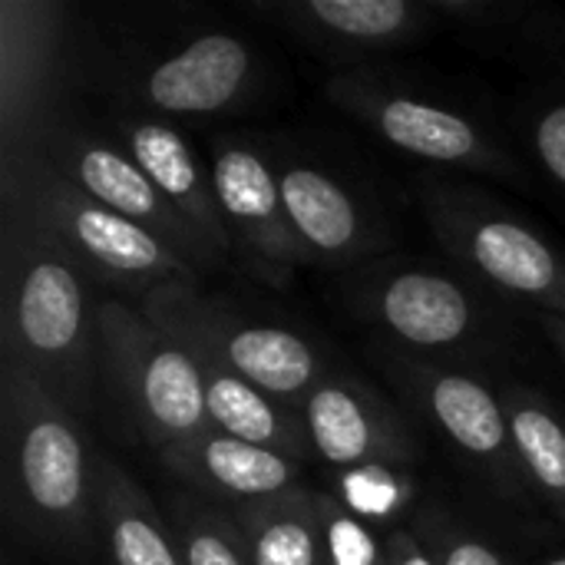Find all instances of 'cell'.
I'll return each instance as SVG.
<instances>
[{
  "label": "cell",
  "mask_w": 565,
  "mask_h": 565,
  "mask_svg": "<svg viewBox=\"0 0 565 565\" xmlns=\"http://www.w3.org/2000/svg\"><path fill=\"white\" fill-rule=\"evenodd\" d=\"M275 172L288 222L311 262H348L374 245L361 205L338 179L301 162H288Z\"/></svg>",
  "instance_id": "obj_19"
},
{
  "label": "cell",
  "mask_w": 565,
  "mask_h": 565,
  "mask_svg": "<svg viewBox=\"0 0 565 565\" xmlns=\"http://www.w3.org/2000/svg\"><path fill=\"white\" fill-rule=\"evenodd\" d=\"M96 324L99 381L149 447L162 454L209 430L202 371L172 334L122 301H103Z\"/></svg>",
  "instance_id": "obj_3"
},
{
  "label": "cell",
  "mask_w": 565,
  "mask_h": 565,
  "mask_svg": "<svg viewBox=\"0 0 565 565\" xmlns=\"http://www.w3.org/2000/svg\"><path fill=\"white\" fill-rule=\"evenodd\" d=\"M503 407L526 480L565 520V424L530 391H510Z\"/></svg>",
  "instance_id": "obj_22"
},
{
  "label": "cell",
  "mask_w": 565,
  "mask_h": 565,
  "mask_svg": "<svg viewBox=\"0 0 565 565\" xmlns=\"http://www.w3.org/2000/svg\"><path fill=\"white\" fill-rule=\"evenodd\" d=\"M324 510L328 497L295 487L271 500L242 503L232 520L252 565H328Z\"/></svg>",
  "instance_id": "obj_21"
},
{
  "label": "cell",
  "mask_w": 565,
  "mask_h": 565,
  "mask_svg": "<svg viewBox=\"0 0 565 565\" xmlns=\"http://www.w3.org/2000/svg\"><path fill=\"white\" fill-rule=\"evenodd\" d=\"M546 565H565V556H556V559H550Z\"/></svg>",
  "instance_id": "obj_29"
},
{
  "label": "cell",
  "mask_w": 565,
  "mask_h": 565,
  "mask_svg": "<svg viewBox=\"0 0 565 565\" xmlns=\"http://www.w3.org/2000/svg\"><path fill=\"white\" fill-rule=\"evenodd\" d=\"M540 324H543V331L550 334V341L563 351L565 358V318H559V315H546V318H540Z\"/></svg>",
  "instance_id": "obj_28"
},
{
  "label": "cell",
  "mask_w": 565,
  "mask_h": 565,
  "mask_svg": "<svg viewBox=\"0 0 565 565\" xmlns=\"http://www.w3.org/2000/svg\"><path fill=\"white\" fill-rule=\"evenodd\" d=\"M212 185L235 248L255 258L268 278L285 281L311 262L288 222L278 172L268 159L238 142L222 146L212 159Z\"/></svg>",
  "instance_id": "obj_11"
},
{
  "label": "cell",
  "mask_w": 565,
  "mask_h": 565,
  "mask_svg": "<svg viewBox=\"0 0 565 565\" xmlns=\"http://www.w3.org/2000/svg\"><path fill=\"white\" fill-rule=\"evenodd\" d=\"M96 526L113 565H185L152 497L109 457H96Z\"/></svg>",
  "instance_id": "obj_20"
},
{
  "label": "cell",
  "mask_w": 565,
  "mask_h": 565,
  "mask_svg": "<svg viewBox=\"0 0 565 565\" xmlns=\"http://www.w3.org/2000/svg\"><path fill=\"white\" fill-rule=\"evenodd\" d=\"M99 305L79 262L23 212H3L0 344L3 367L33 377L70 414L93 404L99 381Z\"/></svg>",
  "instance_id": "obj_1"
},
{
  "label": "cell",
  "mask_w": 565,
  "mask_h": 565,
  "mask_svg": "<svg viewBox=\"0 0 565 565\" xmlns=\"http://www.w3.org/2000/svg\"><path fill=\"white\" fill-rule=\"evenodd\" d=\"M315 457L338 470H374L414 460V437L397 411L351 377L328 374L305 401Z\"/></svg>",
  "instance_id": "obj_12"
},
{
  "label": "cell",
  "mask_w": 565,
  "mask_h": 565,
  "mask_svg": "<svg viewBox=\"0 0 565 565\" xmlns=\"http://www.w3.org/2000/svg\"><path fill=\"white\" fill-rule=\"evenodd\" d=\"M328 96L371 126L384 142L430 162L460 166L473 172H510V159L493 149L480 126L457 109L407 96L391 86H377L364 76H334Z\"/></svg>",
  "instance_id": "obj_9"
},
{
  "label": "cell",
  "mask_w": 565,
  "mask_h": 565,
  "mask_svg": "<svg viewBox=\"0 0 565 565\" xmlns=\"http://www.w3.org/2000/svg\"><path fill=\"white\" fill-rule=\"evenodd\" d=\"M63 10L50 0L0 3V185L17 179L53 126Z\"/></svg>",
  "instance_id": "obj_6"
},
{
  "label": "cell",
  "mask_w": 565,
  "mask_h": 565,
  "mask_svg": "<svg viewBox=\"0 0 565 565\" xmlns=\"http://www.w3.org/2000/svg\"><path fill=\"white\" fill-rule=\"evenodd\" d=\"M533 146L543 169L565 185V103H553L533 126Z\"/></svg>",
  "instance_id": "obj_25"
},
{
  "label": "cell",
  "mask_w": 565,
  "mask_h": 565,
  "mask_svg": "<svg viewBox=\"0 0 565 565\" xmlns=\"http://www.w3.org/2000/svg\"><path fill=\"white\" fill-rule=\"evenodd\" d=\"M255 76V53L242 36L205 33L159 60L139 83L149 109L172 116L222 113L245 96Z\"/></svg>",
  "instance_id": "obj_13"
},
{
  "label": "cell",
  "mask_w": 565,
  "mask_h": 565,
  "mask_svg": "<svg viewBox=\"0 0 565 565\" xmlns=\"http://www.w3.org/2000/svg\"><path fill=\"white\" fill-rule=\"evenodd\" d=\"M0 195L3 212L17 209L36 222L79 262L86 275L119 285H146V291L166 281H195L199 275L169 245L89 199L40 156H33L17 179L3 182Z\"/></svg>",
  "instance_id": "obj_4"
},
{
  "label": "cell",
  "mask_w": 565,
  "mask_h": 565,
  "mask_svg": "<svg viewBox=\"0 0 565 565\" xmlns=\"http://www.w3.org/2000/svg\"><path fill=\"white\" fill-rule=\"evenodd\" d=\"M427 218L440 242L493 288L565 318V255L543 235L450 192L427 195Z\"/></svg>",
  "instance_id": "obj_7"
},
{
  "label": "cell",
  "mask_w": 565,
  "mask_h": 565,
  "mask_svg": "<svg viewBox=\"0 0 565 565\" xmlns=\"http://www.w3.org/2000/svg\"><path fill=\"white\" fill-rule=\"evenodd\" d=\"M189 354L195 358L202 371L209 427L228 437H238L245 444L285 454L298 463L315 457L301 411H291L288 404L258 391L255 384L238 377L232 367H225L218 358L202 354V351H189Z\"/></svg>",
  "instance_id": "obj_18"
},
{
  "label": "cell",
  "mask_w": 565,
  "mask_h": 565,
  "mask_svg": "<svg viewBox=\"0 0 565 565\" xmlns=\"http://www.w3.org/2000/svg\"><path fill=\"white\" fill-rule=\"evenodd\" d=\"M3 503L17 533L50 559L83 563L99 536L96 457L63 404L17 367L0 374Z\"/></svg>",
  "instance_id": "obj_2"
},
{
  "label": "cell",
  "mask_w": 565,
  "mask_h": 565,
  "mask_svg": "<svg viewBox=\"0 0 565 565\" xmlns=\"http://www.w3.org/2000/svg\"><path fill=\"white\" fill-rule=\"evenodd\" d=\"M324 543H328V565H381L387 559L371 526L334 500H328L324 510Z\"/></svg>",
  "instance_id": "obj_24"
},
{
  "label": "cell",
  "mask_w": 565,
  "mask_h": 565,
  "mask_svg": "<svg viewBox=\"0 0 565 565\" xmlns=\"http://www.w3.org/2000/svg\"><path fill=\"white\" fill-rule=\"evenodd\" d=\"M437 565H507L497 550H490L487 543L454 533V530H437L434 533V546H430Z\"/></svg>",
  "instance_id": "obj_26"
},
{
  "label": "cell",
  "mask_w": 565,
  "mask_h": 565,
  "mask_svg": "<svg viewBox=\"0 0 565 565\" xmlns=\"http://www.w3.org/2000/svg\"><path fill=\"white\" fill-rule=\"evenodd\" d=\"M159 457L166 470H172L182 483L235 503H258V500L281 497L295 490L301 477L298 460L245 444L215 427L162 450Z\"/></svg>",
  "instance_id": "obj_16"
},
{
  "label": "cell",
  "mask_w": 565,
  "mask_h": 565,
  "mask_svg": "<svg viewBox=\"0 0 565 565\" xmlns=\"http://www.w3.org/2000/svg\"><path fill=\"white\" fill-rule=\"evenodd\" d=\"M172 533H175L185 565H252L248 546L235 520L205 503L175 500Z\"/></svg>",
  "instance_id": "obj_23"
},
{
  "label": "cell",
  "mask_w": 565,
  "mask_h": 565,
  "mask_svg": "<svg viewBox=\"0 0 565 565\" xmlns=\"http://www.w3.org/2000/svg\"><path fill=\"white\" fill-rule=\"evenodd\" d=\"M381 565H391V563H387V559H384V563H381Z\"/></svg>",
  "instance_id": "obj_30"
},
{
  "label": "cell",
  "mask_w": 565,
  "mask_h": 565,
  "mask_svg": "<svg viewBox=\"0 0 565 565\" xmlns=\"http://www.w3.org/2000/svg\"><path fill=\"white\" fill-rule=\"evenodd\" d=\"M394 374L407 394L434 417V424L473 460H480L507 493H523L530 483L510 434L503 401L470 374L434 367L414 358H401Z\"/></svg>",
  "instance_id": "obj_10"
},
{
  "label": "cell",
  "mask_w": 565,
  "mask_h": 565,
  "mask_svg": "<svg viewBox=\"0 0 565 565\" xmlns=\"http://www.w3.org/2000/svg\"><path fill=\"white\" fill-rule=\"evenodd\" d=\"M262 13L281 20L285 30L311 46L338 50L344 56L397 46L437 20L430 0H281L262 3Z\"/></svg>",
  "instance_id": "obj_15"
},
{
  "label": "cell",
  "mask_w": 565,
  "mask_h": 565,
  "mask_svg": "<svg viewBox=\"0 0 565 565\" xmlns=\"http://www.w3.org/2000/svg\"><path fill=\"white\" fill-rule=\"evenodd\" d=\"M46 166L66 175L76 189H83L99 205L116 215L136 222L162 245H169L179 258H185L195 271L218 262V255L205 245V238L175 212V205L152 185V179L139 169V162L106 139L70 126H50L36 142V152Z\"/></svg>",
  "instance_id": "obj_8"
},
{
  "label": "cell",
  "mask_w": 565,
  "mask_h": 565,
  "mask_svg": "<svg viewBox=\"0 0 565 565\" xmlns=\"http://www.w3.org/2000/svg\"><path fill=\"white\" fill-rule=\"evenodd\" d=\"M367 308L397 341L430 351L460 348L483 321L480 305L460 281L424 268L381 278L374 291H367Z\"/></svg>",
  "instance_id": "obj_14"
},
{
  "label": "cell",
  "mask_w": 565,
  "mask_h": 565,
  "mask_svg": "<svg viewBox=\"0 0 565 565\" xmlns=\"http://www.w3.org/2000/svg\"><path fill=\"white\" fill-rule=\"evenodd\" d=\"M139 311L172 334L185 351L218 358L238 377L305 414L308 394L328 377L321 354L295 331L248 324L225 305L205 298L195 281H166L142 295Z\"/></svg>",
  "instance_id": "obj_5"
},
{
  "label": "cell",
  "mask_w": 565,
  "mask_h": 565,
  "mask_svg": "<svg viewBox=\"0 0 565 565\" xmlns=\"http://www.w3.org/2000/svg\"><path fill=\"white\" fill-rule=\"evenodd\" d=\"M384 553H387L391 565H437L434 553L427 546H420L411 533H391Z\"/></svg>",
  "instance_id": "obj_27"
},
{
  "label": "cell",
  "mask_w": 565,
  "mask_h": 565,
  "mask_svg": "<svg viewBox=\"0 0 565 565\" xmlns=\"http://www.w3.org/2000/svg\"><path fill=\"white\" fill-rule=\"evenodd\" d=\"M116 136L119 146L152 179V185L175 205V212L205 238L218 258H225L235 242L222 218L212 175L202 172L185 136L162 119H122Z\"/></svg>",
  "instance_id": "obj_17"
}]
</instances>
